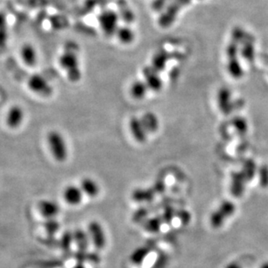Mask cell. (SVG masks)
Instances as JSON below:
<instances>
[{
    "mask_svg": "<svg viewBox=\"0 0 268 268\" xmlns=\"http://www.w3.org/2000/svg\"><path fill=\"white\" fill-rule=\"evenodd\" d=\"M115 34H116L117 38L120 40V42L122 43V44H125V45L131 44L134 40V38H135L134 32L128 26L119 27Z\"/></svg>",
    "mask_w": 268,
    "mask_h": 268,
    "instance_id": "17",
    "label": "cell"
},
{
    "mask_svg": "<svg viewBox=\"0 0 268 268\" xmlns=\"http://www.w3.org/2000/svg\"><path fill=\"white\" fill-rule=\"evenodd\" d=\"M101 30L107 36L114 35L119 28V17L113 11H105L99 18Z\"/></svg>",
    "mask_w": 268,
    "mask_h": 268,
    "instance_id": "6",
    "label": "cell"
},
{
    "mask_svg": "<svg viewBox=\"0 0 268 268\" xmlns=\"http://www.w3.org/2000/svg\"><path fill=\"white\" fill-rule=\"evenodd\" d=\"M20 55H21L23 61L26 65L33 67L36 65L38 56H37L35 48L33 47V45H30V44L23 45L21 51H20Z\"/></svg>",
    "mask_w": 268,
    "mask_h": 268,
    "instance_id": "14",
    "label": "cell"
},
{
    "mask_svg": "<svg viewBox=\"0 0 268 268\" xmlns=\"http://www.w3.org/2000/svg\"><path fill=\"white\" fill-rule=\"evenodd\" d=\"M129 128L133 139H135L137 142L143 144L147 140L148 133L145 130V126L143 125L140 118H138V117L131 118L129 122Z\"/></svg>",
    "mask_w": 268,
    "mask_h": 268,
    "instance_id": "9",
    "label": "cell"
},
{
    "mask_svg": "<svg viewBox=\"0 0 268 268\" xmlns=\"http://www.w3.org/2000/svg\"><path fill=\"white\" fill-rule=\"evenodd\" d=\"M242 55L244 58H246L247 60H252L254 57V47L252 42L245 43L242 48Z\"/></svg>",
    "mask_w": 268,
    "mask_h": 268,
    "instance_id": "24",
    "label": "cell"
},
{
    "mask_svg": "<svg viewBox=\"0 0 268 268\" xmlns=\"http://www.w3.org/2000/svg\"><path fill=\"white\" fill-rule=\"evenodd\" d=\"M161 226V220L158 218H153L145 223V228L151 233H157Z\"/></svg>",
    "mask_w": 268,
    "mask_h": 268,
    "instance_id": "23",
    "label": "cell"
},
{
    "mask_svg": "<svg viewBox=\"0 0 268 268\" xmlns=\"http://www.w3.org/2000/svg\"><path fill=\"white\" fill-rule=\"evenodd\" d=\"M63 199L70 206H78L83 201L84 194L81 188L75 185H69L63 191Z\"/></svg>",
    "mask_w": 268,
    "mask_h": 268,
    "instance_id": "8",
    "label": "cell"
},
{
    "mask_svg": "<svg viewBox=\"0 0 268 268\" xmlns=\"http://www.w3.org/2000/svg\"><path fill=\"white\" fill-rule=\"evenodd\" d=\"M166 60H167V56L165 55V52H158L152 58V67L155 71L159 72L165 69V65H166Z\"/></svg>",
    "mask_w": 268,
    "mask_h": 268,
    "instance_id": "21",
    "label": "cell"
},
{
    "mask_svg": "<svg viewBox=\"0 0 268 268\" xmlns=\"http://www.w3.org/2000/svg\"><path fill=\"white\" fill-rule=\"evenodd\" d=\"M191 0H174L172 1V4L168 8V10L165 13V16L161 17V20H159V24L160 26L163 27H167V26H171L170 24V19H171V15H177L178 12L181 11V7H184L187 6Z\"/></svg>",
    "mask_w": 268,
    "mask_h": 268,
    "instance_id": "12",
    "label": "cell"
},
{
    "mask_svg": "<svg viewBox=\"0 0 268 268\" xmlns=\"http://www.w3.org/2000/svg\"><path fill=\"white\" fill-rule=\"evenodd\" d=\"M59 63L61 67L67 72L68 78L72 82H77L81 78L78 59L75 53L66 52L60 57Z\"/></svg>",
    "mask_w": 268,
    "mask_h": 268,
    "instance_id": "3",
    "label": "cell"
},
{
    "mask_svg": "<svg viewBox=\"0 0 268 268\" xmlns=\"http://www.w3.org/2000/svg\"><path fill=\"white\" fill-rule=\"evenodd\" d=\"M152 197V194L147 191L138 190L133 193V199H135L136 201H150Z\"/></svg>",
    "mask_w": 268,
    "mask_h": 268,
    "instance_id": "25",
    "label": "cell"
},
{
    "mask_svg": "<svg viewBox=\"0 0 268 268\" xmlns=\"http://www.w3.org/2000/svg\"><path fill=\"white\" fill-rule=\"evenodd\" d=\"M227 68H228L230 74L232 75L233 77L238 78L242 75V68L239 65L237 57L236 58H229Z\"/></svg>",
    "mask_w": 268,
    "mask_h": 268,
    "instance_id": "22",
    "label": "cell"
},
{
    "mask_svg": "<svg viewBox=\"0 0 268 268\" xmlns=\"http://www.w3.org/2000/svg\"><path fill=\"white\" fill-rule=\"evenodd\" d=\"M149 250L148 247L146 246H139L136 248L132 254L130 255V261L132 262L134 265H139L142 264L146 257L148 256Z\"/></svg>",
    "mask_w": 268,
    "mask_h": 268,
    "instance_id": "18",
    "label": "cell"
},
{
    "mask_svg": "<svg viewBox=\"0 0 268 268\" xmlns=\"http://www.w3.org/2000/svg\"><path fill=\"white\" fill-rule=\"evenodd\" d=\"M218 102L220 110L227 114L230 110V92L226 88L220 89L218 95Z\"/></svg>",
    "mask_w": 268,
    "mask_h": 268,
    "instance_id": "20",
    "label": "cell"
},
{
    "mask_svg": "<svg viewBox=\"0 0 268 268\" xmlns=\"http://www.w3.org/2000/svg\"><path fill=\"white\" fill-rule=\"evenodd\" d=\"M72 268H86L85 266H84L83 264H81V263H78V264H77V265H74L73 267Z\"/></svg>",
    "mask_w": 268,
    "mask_h": 268,
    "instance_id": "27",
    "label": "cell"
},
{
    "mask_svg": "<svg viewBox=\"0 0 268 268\" xmlns=\"http://www.w3.org/2000/svg\"><path fill=\"white\" fill-rule=\"evenodd\" d=\"M140 120L148 133H156L159 128V121L155 113H145V114H143Z\"/></svg>",
    "mask_w": 268,
    "mask_h": 268,
    "instance_id": "15",
    "label": "cell"
},
{
    "mask_svg": "<svg viewBox=\"0 0 268 268\" xmlns=\"http://www.w3.org/2000/svg\"><path fill=\"white\" fill-rule=\"evenodd\" d=\"M235 211V205L233 202L223 201L220 204V207L211 214L209 219L211 226L214 229H219L222 227L226 220H228L230 217L233 216Z\"/></svg>",
    "mask_w": 268,
    "mask_h": 268,
    "instance_id": "2",
    "label": "cell"
},
{
    "mask_svg": "<svg viewBox=\"0 0 268 268\" xmlns=\"http://www.w3.org/2000/svg\"><path fill=\"white\" fill-rule=\"evenodd\" d=\"M260 268H268V261L263 263V264L261 265V266H260Z\"/></svg>",
    "mask_w": 268,
    "mask_h": 268,
    "instance_id": "28",
    "label": "cell"
},
{
    "mask_svg": "<svg viewBox=\"0 0 268 268\" xmlns=\"http://www.w3.org/2000/svg\"><path fill=\"white\" fill-rule=\"evenodd\" d=\"M149 88L145 81L143 80H135L133 82V84H131L130 87V94L131 96L135 99V100H142L145 97V95L147 94Z\"/></svg>",
    "mask_w": 268,
    "mask_h": 268,
    "instance_id": "16",
    "label": "cell"
},
{
    "mask_svg": "<svg viewBox=\"0 0 268 268\" xmlns=\"http://www.w3.org/2000/svg\"><path fill=\"white\" fill-rule=\"evenodd\" d=\"M25 120V111L20 106H13L7 111L6 115V124L8 128L17 129L19 128Z\"/></svg>",
    "mask_w": 268,
    "mask_h": 268,
    "instance_id": "7",
    "label": "cell"
},
{
    "mask_svg": "<svg viewBox=\"0 0 268 268\" xmlns=\"http://www.w3.org/2000/svg\"><path fill=\"white\" fill-rule=\"evenodd\" d=\"M28 87L34 94L43 96V97H49L52 94V85L49 84L46 78L39 74H34L30 77L27 82Z\"/></svg>",
    "mask_w": 268,
    "mask_h": 268,
    "instance_id": "5",
    "label": "cell"
},
{
    "mask_svg": "<svg viewBox=\"0 0 268 268\" xmlns=\"http://www.w3.org/2000/svg\"><path fill=\"white\" fill-rule=\"evenodd\" d=\"M40 214L45 219H55L60 212V207L55 201L51 200H43L39 203Z\"/></svg>",
    "mask_w": 268,
    "mask_h": 268,
    "instance_id": "11",
    "label": "cell"
},
{
    "mask_svg": "<svg viewBox=\"0 0 268 268\" xmlns=\"http://www.w3.org/2000/svg\"><path fill=\"white\" fill-rule=\"evenodd\" d=\"M143 75L145 78V84L150 90L154 92L161 90L163 87V81L159 77L158 71H155L152 66L144 68Z\"/></svg>",
    "mask_w": 268,
    "mask_h": 268,
    "instance_id": "10",
    "label": "cell"
},
{
    "mask_svg": "<svg viewBox=\"0 0 268 268\" xmlns=\"http://www.w3.org/2000/svg\"><path fill=\"white\" fill-rule=\"evenodd\" d=\"M226 268H243L241 265H239L238 262H231L226 265Z\"/></svg>",
    "mask_w": 268,
    "mask_h": 268,
    "instance_id": "26",
    "label": "cell"
},
{
    "mask_svg": "<svg viewBox=\"0 0 268 268\" xmlns=\"http://www.w3.org/2000/svg\"><path fill=\"white\" fill-rule=\"evenodd\" d=\"M87 233L92 243L98 250L105 248L107 244V236L103 226L97 220H92L88 224Z\"/></svg>",
    "mask_w": 268,
    "mask_h": 268,
    "instance_id": "4",
    "label": "cell"
},
{
    "mask_svg": "<svg viewBox=\"0 0 268 268\" xmlns=\"http://www.w3.org/2000/svg\"><path fill=\"white\" fill-rule=\"evenodd\" d=\"M79 188H81L83 194L90 198L96 197L101 192L100 185L98 184L94 178L89 177L84 178L81 181Z\"/></svg>",
    "mask_w": 268,
    "mask_h": 268,
    "instance_id": "13",
    "label": "cell"
},
{
    "mask_svg": "<svg viewBox=\"0 0 268 268\" xmlns=\"http://www.w3.org/2000/svg\"><path fill=\"white\" fill-rule=\"evenodd\" d=\"M72 238L74 239L75 242L77 244L78 248L84 251L86 250L89 245V236L86 232H84V230L77 229L74 233H72Z\"/></svg>",
    "mask_w": 268,
    "mask_h": 268,
    "instance_id": "19",
    "label": "cell"
},
{
    "mask_svg": "<svg viewBox=\"0 0 268 268\" xmlns=\"http://www.w3.org/2000/svg\"><path fill=\"white\" fill-rule=\"evenodd\" d=\"M46 141L49 150L52 153V157L55 158V160L62 163L67 159V143L61 133L55 130H52L47 134Z\"/></svg>",
    "mask_w": 268,
    "mask_h": 268,
    "instance_id": "1",
    "label": "cell"
}]
</instances>
